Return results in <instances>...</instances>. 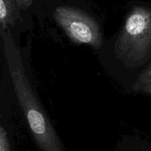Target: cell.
I'll use <instances>...</instances> for the list:
<instances>
[{"instance_id": "cell-1", "label": "cell", "mask_w": 151, "mask_h": 151, "mask_svg": "<svg viewBox=\"0 0 151 151\" xmlns=\"http://www.w3.org/2000/svg\"><path fill=\"white\" fill-rule=\"evenodd\" d=\"M4 52L15 94L36 145L42 151H63V144L48 115L35 96L9 29H1Z\"/></svg>"}, {"instance_id": "cell-2", "label": "cell", "mask_w": 151, "mask_h": 151, "mask_svg": "<svg viewBox=\"0 0 151 151\" xmlns=\"http://www.w3.org/2000/svg\"><path fill=\"white\" fill-rule=\"evenodd\" d=\"M116 58L130 69L144 65L151 56V8L136 6L127 16L114 44Z\"/></svg>"}, {"instance_id": "cell-3", "label": "cell", "mask_w": 151, "mask_h": 151, "mask_svg": "<svg viewBox=\"0 0 151 151\" xmlns=\"http://www.w3.org/2000/svg\"><path fill=\"white\" fill-rule=\"evenodd\" d=\"M54 19L72 42L86 44L95 49L103 46L100 24L94 18L83 10L71 6H58Z\"/></svg>"}, {"instance_id": "cell-4", "label": "cell", "mask_w": 151, "mask_h": 151, "mask_svg": "<svg viewBox=\"0 0 151 151\" xmlns=\"http://www.w3.org/2000/svg\"><path fill=\"white\" fill-rule=\"evenodd\" d=\"M20 10L16 0H0L1 29L7 30L14 26L19 18Z\"/></svg>"}, {"instance_id": "cell-5", "label": "cell", "mask_w": 151, "mask_h": 151, "mask_svg": "<svg viewBox=\"0 0 151 151\" xmlns=\"http://www.w3.org/2000/svg\"><path fill=\"white\" fill-rule=\"evenodd\" d=\"M11 150L7 137V133L2 125L0 126V151H10Z\"/></svg>"}, {"instance_id": "cell-6", "label": "cell", "mask_w": 151, "mask_h": 151, "mask_svg": "<svg viewBox=\"0 0 151 151\" xmlns=\"http://www.w3.org/2000/svg\"><path fill=\"white\" fill-rule=\"evenodd\" d=\"M150 81H151V64L139 75L134 85H139Z\"/></svg>"}, {"instance_id": "cell-7", "label": "cell", "mask_w": 151, "mask_h": 151, "mask_svg": "<svg viewBox=\"0 0 151 151\" xmlns=\"http://www.w3.org/2000/svg\"><path fill=\"white\" fill-rule=\"evenodd\" d=\"M133 89L136 92H142L151 95V81L139 85H134Z\"/></svg>"}, {"instance_id": "cell-8", "label": "cell", "mask_w": 151, "mask_h": 151, "mask_svg": "<svg viewBox=\"0 0 151 151\" xmlns=\"http://www.w3.org/2000/svg\"><path fill=\"white\" fill-rule=\"evenodd\" d=\"M33 0H16L18 5L22 10H26L32 4Z\"/></svg>"}]
</instances>
